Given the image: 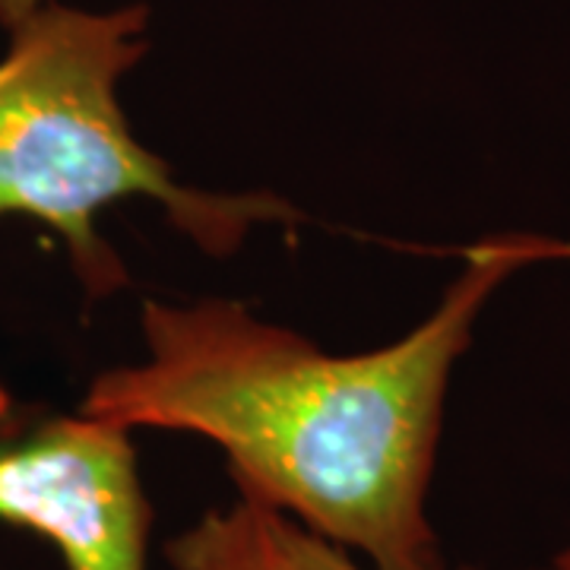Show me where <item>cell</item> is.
Returning a JSON list of instances; mask_svg holds the SVG:
<instances>
[{"mask_svg": "<svg viewBox=\"0 0 570 570\" xmlns=\"http://www.w3.org/2000/svg\"><path fill=\"white\" fill-rule=\"evenodd\" d=\"M165 561L171 570H374L352 551L245 498L206 510L171 535Z\"/></svg>", "mask_w": 570, "mask_h": 570, "instance_id": "cell-4", "label": "cell"}, {"mask_svg": "<svg viewBox=\"0 0 570 570\" xmlns=\"http://www.w3.org/2000/svg\"><path fill=\"white\" fill-rule=\"evenodd\" d=\"M549 264H570V238L489 232L419 324L362 352H330L235 298H149L142 355L102 371L80 412L204 438L238 498L374 570H444L428 494L453 374L501 288Z\"/></svg>", "mask_w": 570, "mask_h": 570, "instance_id": "cell-1", "label": "cell"}, {"mask_svg": "<svg viewBox=\"0 0 570 570\" xmlns=\"http://www.w3.org/2000/svg\"><path fill=\"white\" fill-rule=\"evenodd\" d=\"M549 570H570V539L561 546V549L551 554Z\"/></svg>", "mask_w": 570, "mask_h": 570, "instance_id": "cell-6", "label": "cell"}, {"mask_svg": "<svg viewBox=\"0 0 570 570\" xmlns=\"http://www.w3.org/2000/svg\"><path fill=\"white\" fill-rule=\"evenodd\" d=\"M149 51V7L41 3L0 58V219L22 216L63 242L89 305L130 285L99 228L108 206L153 204L206 257H232L257 228L305 223L273 190L187 184L134 134L124 80Z\"/></svg>", "mask_w": 570, "mask_h": 570, "instance_id": "cell-2", "label": "cell"}, {"mask_svg": "<svg viewBox=\"0 0 570 570\" xmlns=\"http://www.w3.org/2000/svg\"><path fill=\"white\" fill-rule=\"evenodd\" d=\"M0 523L45 539L67 570H149L134 431L77 409L0 441Z\"/></svg>", "mask_w": 570, "mask_h": 570, "instance_id": "cell-3", "label": "cell"}, {"mask_svg": "<svg viewBox=\"0 0 570 570\" xmlns=\"http://www.w3.org/2000/svg\"><path fill=\"white\" fill-rule=\"evenodd\" d=\"M41 3H48V0H0V26L10 32V29L20 26L26 17H32Z\"/></svg>", "mask_w": 570, "mask_h": 570, "instance_id": "cell-5", "label": "cell"}]
</instances>
